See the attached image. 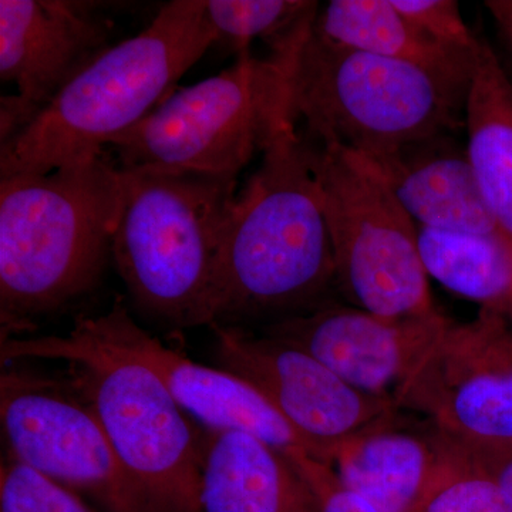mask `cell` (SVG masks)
Returning a JSON list of instances; mask_svg holds the SVG:
<instances>
[{
	"label": "cell",
	"instance_id": "obj_18",
	"mask_svg": "<svg viewBox=\"0 0 512 512\" xmlns=\"http://www.w3.org/2000/svg\"><path fill=\"white\" fill-rule=\"evenodd\" d=\"M312 30L329 42L414 64L468 92L476 55L441 46L392 0H332L319 6Z\"/></svg>",
	"mask_w": 512,
	"mask_h": 512
},
{
	"label": "cell",
	"instance_id": "obj_10",
	"mask_svg": "<svg viewBox=\"0 0 512 512\" xmlns=\"http://www.w3.org/2000/svg\"><path fill=\"white\" fill-rule=\"evenodd\" d=\"M396 409L424 414L446 439L512 446V325L481 309L454 323L393 394Z\"/></svg>",
	"mask_w": 512,
	"mask_h": 512
},
{
	"label": "cell",
	"instance_id": "obj_6",
	"mask_svg": "<svg viewBox=\"0 0 512 512\" xmlns=\"http://www.w3.org/2000/svg\"><path fill=\"white\" fill-rule=\"evenodd\" d=\"M0 359L69 363L72 383L99 417L151 512H201V439L164 383L134 357L94 338L79 320L66 336L10 338Z\"/></svg>",
	"mask_w": 512,
	"mask_h": 512
},
{
	"label": "cell",
	"instance_id": "obj_28",
	"mask_svg": "<svg viewBox=\"0 0 512 512\" xmlns=\"http://www.w3.org/2000/svg\"><path fill=\"white\" fill-rule=\"evenodd\" d=\"M504 318L508 320V322L512 325V299L510 305H508L507 311H505Z\"/></svg>",
	"mask_w": 512,
	"mask_h": 512
},
{
	"label": "cell",
	"instance_id": "obj_2",
	"mask_svg": "<svg viewBox=\"0 0 512 512\" xmlns=\"http://www.w3.org/2000/svg\"><path fill=\"white\" fill-rule=\"evenodd\" d=\"M120 204L121 170L106 150L52 173L0 178L2 340L96 288Z\"/></svg>",
	"mask_w": 512,
	"mask_h": 512
},
{
	"label": "cell",
	"instance_id": "obj_12",
	"mask_svg": "<svg viewBox=\"0 0 512 512\" xmlns=\"http://www.w3.org/2000/svg\"><path fill=\"white\" fill-rule=\"evenodd\" d=\"M77 320L104 345L146 365L178 406L208 430L244 431L286 456L305 453L333 466V454L328 448L302 436L247 380L227 370L202 366L165 348L131 318L119 299L104 315Z\"/></svg>",
	"mask_w": 512,
	"mask_h": 512
},
{
	"label": "cell",
	"instance_id": "obj_13",
	"mask_svg": "<svg viewBox=\"0 0 512 512\" xmlns=\"http://www.w3.org/2000/svg\"><path fill=\"white\" fill-rule=\"evenodd\" d=\"M450 322L439 312L394 319L329 302L264 333L305 350L360 392L393 399Z\"/></svg>",
	"mask_w": 512,
	"mask_h": 512
},
{
	"label": "cell",
	"instance_id": "obj_27",
	"mask_svg": "<svg viewBox=\"0 0 512 512\" xmlns=\"http://www.w3.org/2000/svg\"><path fill=\"white\" fill-rule=\"evenodd\" d=\"M485 8L490 12L498 33L512 56V0H488Z\"/></svg>",
	"mask_w": 512,
	"mask_h": 512
},
{
	"label": "cell",
	"instance_id": "obj_25",
	"mask_svg": "<svg viewBox=\"0 0 512 512\" xmlns=\"http://www.w3.org/2000/svg\"><path fill=\"white\" fill-rule=\"evenodd\" d=\"M288 457L311 485L319 512H379L365 498L349 490L333 466L305 453L288 454Z\"/></svg>",
	"mask_w": 512,
	"mask_h": 512
},
{
	"label": "cell",
	"instance_id": "obj_8",
	"mask_svg": "<svg viewBox=\"0 0 512 512\" xmlns=\"http://www.w3.org/2000/svg\"><path fill=\"white\" fill-rule=\"evenodd\" d=\"M305 137L340 291L356 308L384 318L433 315L437 311L421 262L416 222L362 158Z\"/></svg>",
	"mask_w": 512,
	"mask_h": 512
},
{
	"label": "cell",
	"instance_id": "obj_15",
	"mask_svg": "<svg viewBox=\"0 0 512 512\" xmlns=\"http://www.w3.org/2000/svg\"><path fill=\"white\" fill-rule=\"evenodd\" d=\"M360 158L419 227L500 231L478 187L467 147L453 133L436 134L384 156Z\"/></svg>",
	"mask_w": 512,
	"mask_h": 512
},
{
	"label": "cell",
	"instance_id": "obj_21",
	"mask_svg": "<svg viewBox=\"0 0 512 512\" xmlns=\"http://www.w3.org/2000/svg\"><path fill=\"white\" fill-rule=\"evenodd\" d=\"M319 3L306 0H207L214 46L239 56L262 40L274 57L292 55L308 35Z\"/></svg>",
	"mask_w": 512,
	"mask_h": 512
},
{
	"label": "cell",
	"instance_id": "obj_17",
	"mask_svg": "<svg viewBox=\"0 0 512 512\" xmlns=\"http://www.w3.org/2000/svg\"><path fill=\"white\" fill-rule=\"evenodd\" d=\"M443 458L436 433L419 436L392 420L335 447L333 468L342 483L379 512H410Z\"/></svg>",
	"mask_w": 512,
	"mask_h": 512
},
{
	"label": "cell",
	"instance_id": "obj_11",
	"mask_svg": "<svg viewBox=\"0 0 512 512\" xmlns=\"http://www.w3.org/2000/svg\"><path fill=\"white\" fill-rule=\"evenodd\" d=\"M220 369L247 380L302 436L328 448L393 420L392 397L360 392L305 350L239 326H211Z\"/></svg>",
	"mask_w": 512,
	"mask_h": 512
},
{
	"label": "cell",
	"instance_id": "obj_22",
	"mask_svg": "<svg viewBox=\"0 0 512 512\" xmlns=\"http://www.w3.org/2000/svg\"><path fill=\"white\" fill-rule=\"evenodd\" d=\"M443 458L426 491L410 512H512L494 478L444 446Z\"/></svg>",
	"mask_w": 512,
	"mask_h": 512
},
{
	"label": "cell",
	"instance_id": "obj_3",
	"mask_svg": "<svg viewBox=\"0 0 512 512\" xmlns=\"http://www.w3.org/2000/svg\"><path fill=\"white\" fill-rule=\"evenodd\" d=\"M207 0H173L143 32L113 45L0 146V178L52 173L103 153L174 92L214 46Z\"/></svg>",
	"mask_w": 512,
	"mask_h": 512
},
{
	"label": "cell",
	"instance_id": "obj_5",
	"mask_svg": "<svg viewBox=\"0 0 512 512\" xmlns=\"http://www.w3.org/2000/svg\"><path fill=\"white\" fill-rule=\"evenodd\" d=\"M289 106L302 133L363 158L384 156L464 121L466 90L414 64L303 37L289 64Z\"/></svg>",
	"mask_w": 512,
	"mask_h": 512
},
{
	"label": "cell",
	"instance_id": "obj_24",
	"mask_svg": "<svg viewBox=\"0 0 512 512\" xmlns=\"http://www.w3.org/2000/svg\"><path fill=\"white\" fill-rule=\"evenodd\" d=\"M413 25L441 46L474 56L480 37L474 35L464 22L460 6L454 0H392Z\"/></svg>",
	"mask_w": 512,
	"mask_h": 512
},
{
	"label": "cell",
	"instance_id": "obj_26",
	"mask_svg": "<svg viewBox=\"0 0 512 512\" xmlns=\"http://www.w3.org/2000/svg\"><path fill=\"white\" fill-rule=\"evenodd\" d=\"M437 436L448 450L494 478L512 504V446H474V444L458 443V441L446 439L439 433Z\"/></svg>",
	"mask_w": 512,
	"mask_h": 512
},
{
	"label": "cell",
	"instance_id": "obj_14",
	"mask_svg": "<svg viewBox=\"0 0 512 512\" xmlns=\"http://www.w3.org/2000/svg\"><path fill=\"white\" fill-rule=\"evenodd\" d=\"M113 32L97 2L0 0V79L40 114L113 46Z\"/></svg>",
	"mask_w": 512,
	"mask_h": 512
},
{
	"label": "cell",
	"instance_id": "obj_16",
	"mask_svg": "<svg viewBox=\"0 0 512 512\" xmlns=\"http://www.w3.org/2000/svg\"><path fill=\"white\" fill-rule=\"evenodd\" d=\"M201 512H319L291 458L237 430L201 437Z\"/></svg>",
	"mask_w": 512,
	"mask_h": 512
},
{
	"label": "cell",
	"instance_id": "obj_19",
	"mask_svg": "<svg viewBox=\"0 0 512 512\" xmlns=\"http://www.w3.org/2000/svg\"><path fill=\"white\" fill-rule=\"evenodd\" d=\"M467 154L498 228L512 239V82L480 39L464 107Z\"/></svg>",
	"mask_w": 512,
	"mask_h": 512
},
{
	"label": "cell",
	"instance_id": "obj_9",
	"mask_svg": "<svg viewBox=\"0 0 512 512\" xmlns=\"http://www.w3.org/2000/svg\"><path fill=\"white\" fill-rule=\"evenodd\" d=\"M0 421L13 460L86 495L103 512H151L72 382L3 370Z\"/></svg>",
	"mask_w": 512,
	"mask_h": 512
},
{
	"label": "cell",
	"instance_id": "obj_23",
	"mask_svg": "<svg viewBox=\"0 0 512 512\" xmlns=\"http://www.w3.org/2000/svg\"><path fill=\"white\" fill-rule=\"evenodd\" d=\"M0 512H93L79 494L10 458L0 470Z\"/></svg>",
	"mask_w": 512,
	"mask_h": 512
},
{
	"label": "cell",
	"instance_id": "obj_7",
	"mask_svg": "<svg viewBox=\"0 0 512 512\" xmlns=\"http://www.w3.org/2000/svg\"><path fill=\"white\" fill-rule=\"evenodd\" d=\"M293 55V53H292ZM291 56L242 53L217 76L170 96L110 141L120 168H160L238 178L293 119Z\"/></svg>",
	"mask_w": 512,
	"mask_h": 512
},
{
	"label": "cell",
	"instance_id": "obj_4",
	"mask_svg": "<svg viewBox=\"0 0 512 512\" xmlns=\"http://www.w3.org/2000/svg\"><path fill=\"white\" fill-rule=\"evenodd\" d=\"M120 170L111 258L134 306L174 329L207 326L237 178L160 168Z\"/></svg>",
	"mask_w": 512,
	"mask_h": 512
},
{
	"label": "cell",
	"instance_id": "obj_20",
	"mask_svg": "<svg viewBox=\"0 0 512 512\" xmlns=\"http://www.w3.org/2000/svg\"><path fill=\"white\" fill-rule=\"evenodd\" d=\"M427 276L448 291L505 315L512 299V239L501 231L461 232L419 227Z\"/></svg>",
	"mask_w": 512,
	"mask_h": 512
},
{
	"label": "cell",
	"instance_id": "obj_1",
	"mask_svg": "<svg viewBox=\"0 0 512 512\" xmlns=\"http://www.w3.org/2000/svg\"><path fill=\"white\" fill-rule=\"evenodd\" d=\"M336 265L311 147L295 120L276 131L238 191L207 326L291 318L329 303Z\"/></svg>",
	"mask_w": 512,
	"mask_h": 512
}]
</instances>
